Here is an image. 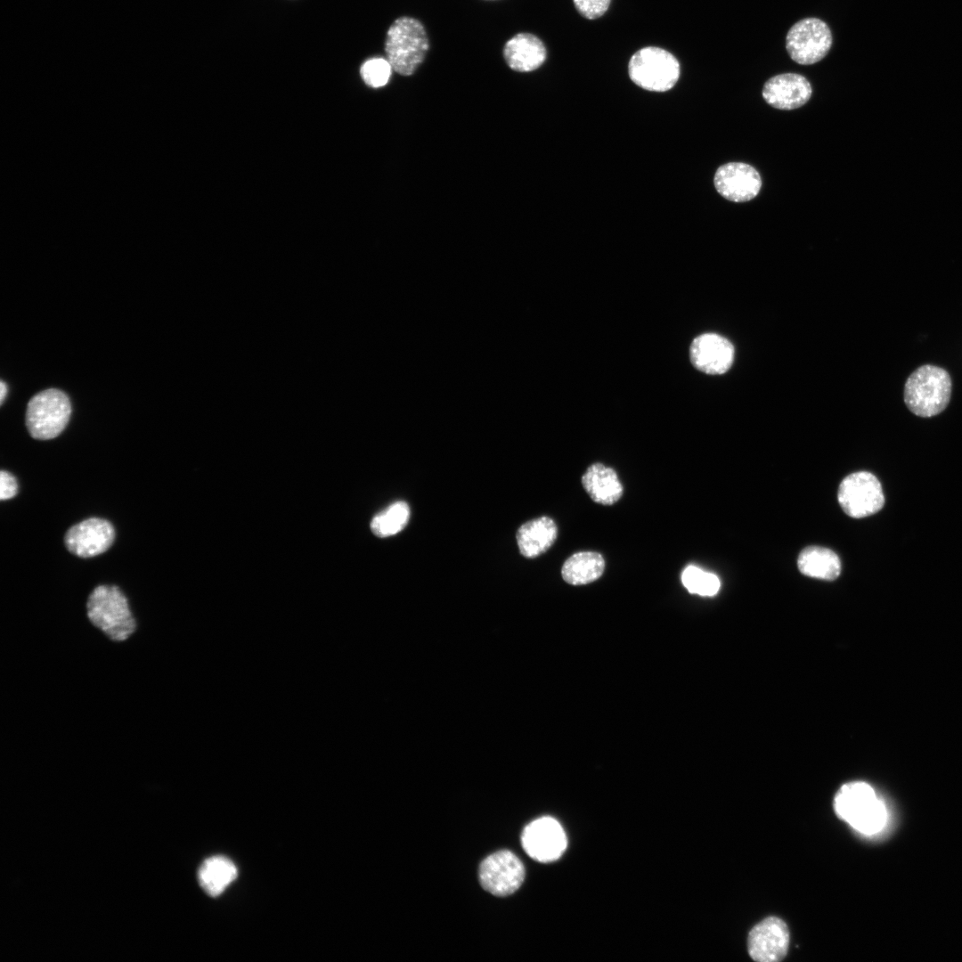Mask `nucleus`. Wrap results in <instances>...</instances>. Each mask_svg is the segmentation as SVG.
Here are the masks:
<instances>
[{"mask_svg": "<svg viewBox=\"0 0 962 962\" xmlns=\"http://www.w3.org/2000/svg\"><path fill=\"white\" fill-rule=\"evenodd\" d=\"M836 815L865 836L879 833L885 826L887 811L873 787L862 781L843 785L834 799Z\"/></svg>", "mask_w": 962, "mask_h": 962, "instance_id": "obj_1", "label": "nucleus"}, {"mask_svg": "<svg viewBox=\"0 0 962 962\" xmlns=\"http://www.w3.org/2000/svg\"><path fill=\"white\" fill-rule=\"evenodd\" d=\"M86 614L92 624L113 641H123L135 632V618L118 586L95 587L88 597Z\"/></svg>", "mask_w": 962, "mask_h": 962, "instance_id": "obj_2", "label": "nucleus"}, {"mask_svg": "<svg viewBox=\"0 0 962 962\" xmlns=\"http://www.w3.org/2000/svg\"><path fill=\"white\" fill-rule=\"evenodd\" d=\"M951 379L942 368L923 365L908 379L904 387V402L909 411L919 417H932L942 412L950 402Z\"/></svg>", "mask_w": 962, "mask_h": 962, "instance_id": "obj_3", "label": "nucleus"}, {"mask_svg": "<svg viewBox=\"0 0 962 962\" xmlns=\"http://www.w3.org/2000/svg\"><path fill=\"white\" fill-rule=\"evenodd\" d=\"M428 50V39L423 25L416 19H396L387 32L385 51L392 69L402 76L415 72Z\"/></svg>", "mask_w": 962, "mask_h": 962, "instance_id": "obj_4", "label": "nucleus"}, {"mask_svg": "<svg viewBox=\"0 0 962 962\" xmlns=\"http://www.w3.org/2000/svg\"><path fill=\"white\" fill-rule=\"evenodd\" d=\"M632 81L651 92L672 89L680 77L677 59L664 49L648 46L636 52L628 65Z\"/></svg>", "mask_w": 962, "mask_h": 962, "instance_id": "obj_5", "label": "nucleus"}, {"mask_svg": "<svg viewBox=\"0 0 962 962\" xmlns=\"http://www.w3.org/2000/svg\"><path fill=\"white\" fill-rule=\"evenodd\" d=\"M70 413L71 405L66 394L55 388L44 390L34 395L28 404L27 428L36 439L54 438L67 426Z\"/></svg>", "mask_w": 962, "mask_h": 962, "instance_id": "obj_6", "label": "nucleus"}, {"mask_svg": "<svg viewBox=\"0 0 962 962\" xmlns=\"http://www.w3.org/2000/svg\"><path fill=\"white\" fill-rule=\"evenodd\" d=\"M832 33L827 23L810 17L795 23L786 37V48L791 59L802 65L821 61L832 45Z\"/></svg>", "mask_w": 962, "mask_h": 962, "instance_id": "obj_7", "label": "nucleus"}, {"mask_svg": "<svg viewBox=\"0 0 962 962\" xmlns=\"http://www.w3.org/2000/svg\"><path fill=\"white\" fill-rule=\"evenodd\" d=\"M837 499L843 510L855 518L878 512L885 503L880 482L867 471L855 472L844 477L839 485Z\"/></svg>", "mask_w": 962, "mask_h": 962, "instance_id": "obj_8", "label": "nucleus"}, {"mask_svg": "<svg viewBox=\"0 0 962 962\" xmlns=\"http://www.w3.org/2000/svg\"><path fill=\"white\" fill-rule=\"evenodd\" d=\"M524 878V865L510 851L502 850L489 855L479 867L481 885L496 896L513 893L519 888Z\"/></svg>", "mask_w": 962, "mask_h": 962, "instance_id": "obj_9", "label": "nucleus"}, {"mask_svg": "<svg viewBox=\"0 0 962 962\" xmlns=\"http://www.w3.org/2000/svg\"><path fill=\"white\" fill-rule=\"evenodd\" d=\"M521 840L526 852L539 862L558 860L567 845L563 827L550 817H542L529 823L523 830Z\"/></svg>", "mask_w": 962, "mask_h": 962, "instance_id": "obj_10", "label": "nucleus"}, {"mask_svg": "<svg viewBox=\"0 0 962 962\" xmlns=\"http://www.w3.org/2000/svg\"><path fill=\"white\" fill-rule=\"evenodd\" d=\"M789 946V931L787 924L777 917H770L754 925L749 932L747 950L750 957L758 962L782 960Z\"/></svg>", "mask_w": 962, "mask_h": 962, "instance_id": "obj_11", "label": "nucleus"}, {"mask_svg": "<svg viewBox=\"0 0 962 962\" xmlns=\"http://www.w3.org/2000/svg\"><path fill=\"white\" fill-rule=\"evenodd\" d=\"M713 183L717 192L724 199L746 202L757 196L762 187V178L749 164L729 162L717 168Z\"/></svg>", "mask_w": 962, "mask_h": 962, "instance_id": "obj_12", "label": "nucleus"}, {"mask_svg": "<svg viewBox=\"0 0 962 962\" xmlns=\"http://www.w3.org/2000/svg\"><path fill=\"white\" fill-rule=\"evenodd\" d=\"M114 538L115 531L109 521L90 518L71 526L65 534L64 542L71 553L90 558L106 551Z\"/></svg>", "mask_w": 962, "mask_h": 962, "instance_id": "obj_13", "label": "nucleus"}, {"mask_svg": "<svg viewBox=\"0 0 962 962\" xmlns=\"http://www.w3.org/2000/svg\"><path fill=\"white\" fill-rule=\"evenodd\" d=\"M734 353L730 341L716 333L697 337L689 350L690 361L695 368L710 375L728 371L733 363Z\"/></svg>", "mask_w": 962, "mask_h": 962, "instance_id": "obj_14", "label": "nucleus"}, {"mask_svg": "<svg viewBox=\"0 0 962 962\" xmlns=\"http://www.w3.org/2000/svg\"><path fill=\"white\" fill-rule=\"evenodd\" d=\"M762 94L771 107L790 110L805 104L811 96L812 89L805 77L789 72L769 78Z\"/></svg>", "mask_w": 962, "mask_h": 962, "instance_id": "obj_15", "label": "nucleus"}, {"mask_svg": "<svg viewBox=\"0 0 962 962\" xmlns=\"http://www.w3.org/2000/svg\"><path fill=\"white\" fill-rule=\"evenodd\" d=\"M503 56L511 69L528 72L542 66L546 59V49L537 37L520 33L505 44Z\"/></svg>", "mask_w": 962, "mask_h": 962, "instance_id": "obj_16", "label": "nucleus"}, {"mask_svg": "<svg viewBox=\"0 0 962 962\" xmlns=\"http://www.w3.org/2000/svg\"><path fill=\"white\" fill-rule=\"evenodd\" d=\"M558 526L549 517H540L523 524L516 538L520 553L528 558L545 553L555 542Z\"/></svg>", "mask_w": 962, "mask_h": 962, "instance_id": "obj_17", "label": "nucleus"}, {"mask_svg": "<svg viewBox=\"0 0 962 962\" xmlns=\"http://www.w3.org/2000/svg\"><path fill=\"white\" fill-rule=\"evenodd\" d=\"M582 485L591 500L601 505H613L624 493L616 472L602 463L596 462L586 469Z\"/></svg>", "mask_w": 962, "mask_h": 962, "instance_id": "obj_18", "label": "nucleus"}, {"mask_svg": "<svg viewBox=\"0 0 962 962\" xmlns=\"http://www.w3.org/2000/svg\"><path fill=\"white\" fill-rule=\"evenodd\" d=\"M797 566L804 575L818 579L833 581L841 572V561L831 550L811 546L799 554Z\"/></svg>", "mask_w": 962, "mask_h": 962, "instance_id": "obj_19", "label": "nucleus"}, {"mask_svg": "<svg viewBox=\"0 0 962 962\" xmlns=\"http://www.w3.org/2000/svg\"><path fill=\"white\" fill-rule=\"evenodd\" d=\"M605 560L595 551H580L563 564L561 575L572 585H583L598 580L604 573Z\"/></svg>", "mask_w": 962, "mask_h": 962, "instance_id": "obj_20", "label": "nucleus"}, {"mask_svg": "<svg viewBox=\"0 0 962 962\" xmlns=\"http://www.w3.org/2000/svg\"><path fill=\"white\" fill-rule=\"evenodd\" d=\"M237 868L224 856H213L205 860L198 871L200 887L210 896L220 895L235 880Z\"/></svg>", "mask_w": 962, "mask_h": 962, "instance_id": "obj_21", "label": "nucleus"}, {"mask_svg": "<svg viewBox=\"0 0 962 962\" xmlns=\"http://www.w3.org/2000/svg\"><path fill=\"white\" fill-rule=\"evenodd\" d=\"M411 510L407 502L397 501L373 517L371 523L372 533L378 537H387L402 531L410 519Z\"/></svg>", "mask_w": 962, "mask_h": 962, "instance_id": "obj_22", "label": "nucleus"}, {"mask_svg": "<svg viewBox=\"0 0 962 962\" xmlns=\"http://www.w3.org/2000/svg\"><path fill=\"white\" fill-rule=\"evenodd\" d=\"M681 582L689 593L700 596H713L721 587L717 575L692 565L682 571Z\"/></svg>", "mask_w": 962, "mask_h": 962, "instance_id": "obj_23", "label": "nucleus"}, {"mask_svg": "<svg viewBox=\"0 0 962 962\" xmlns=\"http://www.w3.org/2000/svg\"><path fill=\"white\" fill-rule=\"evenodd\" d=\"M392 70L387 59L376 57L366 61L362 65L360 74L366 85L378 88L387 85Z\"/></svg>", "mask_w": 962, "mask_h": 962, "instance_id": "obj_24", "label": "nucleus"}, {"mask_svg": "<svg viewBox=\"0 0 962 962\" xmlns=\"http://www.w3.org/2000/svg\"><path fill=\"white\" fill-rule=\"evenodd\" d=\"M578 12L588 20L602 16L609 7L611 0H573Z\"/></svg>", "mask_w": 962, "mask_h": 962, "instance_id": "obj_25", "label": "nucleus"}, {"mask_svg": "<svg viewBox=\"0 0 962 962\" xmlns=\"http://www.w3.org/2000/svg\"><path fill=\"white\" fill-rule=\"evenodd\" d=\"M18 484L16 478L8 471L2 470L0 474V499L9 500L16 495Z\"/></svg>", "mask_w": 962, "mask_h": 962, "instance_id": "obj_26", "label": "nucleus"}, {"mask_svg": "<svg viewBox=\"0 0 962 962\" xmlns=\"http://www.w3.org/2000/svg\"><path fill=\"white\" fill-rule=\"evenodd\" d=\"M0 403L3 404L5 395H7V386L3 380L0 383Z\"/></svg>", "mask_w": 962, "mask_h": 962, "instance_id": "obj_27", "label": "nucleus"}]
</instances>
